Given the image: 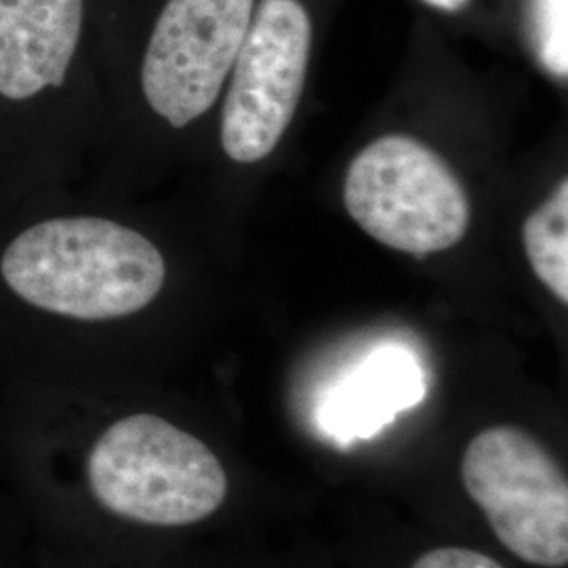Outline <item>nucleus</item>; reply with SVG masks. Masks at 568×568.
<instances>
[{
  "label": "nucleus",
  "mask_w": 568,
  "mask_h": 568,
  "mask_svg": "<svg viewBox=\"0 0 568 568\" xmlns=\"http://www.w3.org/2000/svg\"><path fill=\"white\" fill-rule=\"evenodd\" d=\"M26 304L77 321H114L152 304L166 265L156 244L102 217H58L23 230L0 260Z\"/></svg>",
  "instance_id": "nucleus-1"
},
{
  "label": "nucleus",
  "mask_w": 568,
  "mask_h": 568,
  "mask_svg": "<svg viewBox=\"0 0 568 568\" xmlns=\"http://www.w3.org/2000/svg\"><path fill=\"white\" fill-rule=\"evenodd\" d=\"M93 497L121 518L187 527L224 506L227 474L211 448L159 415H129L98 438L87 459Z\"/></svg>",
  "instance_id": "nucleus-2"
},
{
  "label": "nucleus",
  "mask_w": 568,
  "mask_h": 568,
  "mask_svg": "<svg viewBox=\"0 0 568 568\" xmlns=\"http://www.w3.org/2000/svg\"><path fill=\"white\" fill-rule=\"evenodd\" d=\"M344 204L371 239L417 257L462 243L471 224V203L457 173L408 135L366 145L347 169Z\"/></svg>",
  "instance_id": "nucleus-3"
},
{
  "label": "nucleus",
  "mask_w": 568,
  "mask_h": 568,
  "mask_svg": "<svg viewBox=\"0 0 568 568\" xmlns=\"http://www.w3.org/2000/svg\"><path fill=\"white\" fill-rule=\"evenodd\" d=\"M462 480L514 556L532 567H567V474L530 432L516 426L478 432L464 453Z\"/></svg>",
  "instance_id": "nucleus-4"
},
{
  "label": "nucleus",
  "mask_w": 568,
  "mask_h": 568,
  "mask_svg": "<svg viewBox=\"0 0 568 568\" xmlns=\"http://www.w3.org/2000/svg\"><path fill=\"white\" fill-rule=\"evenodd\" d=\"M312 20L302 0H260L232 65L222 145L236 163L264 161L304 95Z\"/></svg>",
  "instance_id": "nucleus-5"
},
{
  "label": "nucleus",
  "mask_w": 568,
  "mask_h": 568,
  "mask_svg": "<svg viewBox=\"0 0 568 568\" xmlns=\"http://www.w3.org/2000/svg\"><path fill=\"white\" fill-rule=\"evenodd\" d=\"M255 0H166L150 34L142 89L175 129L209 112L232 72Z\"/></svg>",
  "instance_id": "nucleus-6"
},
{
  "label": "nucleus",
  "mask_w": 568,
  "mask_h": 568,
  "mask_svg": "<svg viewBox=\"0 0 568 568\" xmlns=\"http://www.w3.org/2000/svg\"><path fill=\"white\" fill-rule=\"evenodd\" d=\"M84 0H0V95L61 87L81 42Z\"/></svg>",
  "instance_id": "nucleus-7"
},
{
  "label": "nucleus",
  "mask_w": 568,
  "mask_h": 568,
  "mask_svg": "<svg viewBox=\"0 0 568 568\" xmlns=\"http://www.w3.org/2000/svg\"><path fill=\"white\" fill-rule=\"evenodd\" d=\"M424 396L426 375L417 358L403 345H384L326 394L321 426L339 443L371 438Z\"/></svg>",
  "instance_id": "nucleus-8"
},
{
  "label": "nucleus",
  "mask_w": 568,
  "mask_h": 568,
  "mask_svg": "<svg viewBox=\"0 0 568 568\" xmlns=\"http://www.w3.org/2000/svg\"><path fill=\"white\" fill-rule=\"evenodd\" d=\"M525 251L535 276L549 293L568 304V182L562 180L546 203L530 213L525 227Z\"/></svg>",
  "instance_id": "nucleus-9"
},
{
  "label": "nucleus",
  "mask_w": 568,
  "mask_h": 568,
  "mask_svg": "<svg viewBox=\"0 0 568 568\" xmlns=\"http://www.w3.org/2000/svg\"><path fill=\"white\" fill-rule=\"evenodd\" d=\"M530 49L549 77H568V0H527Z\"/></svg>",
  "instance_id": "nucleus-10"
},
{
  "label": "nucleus",
  "mask_w": 568,
  "mask_h": 568,
  "mask_svg": "<svg viewBox=\"0 0 568 568\" xmlns=\"http://www.w3.org/2000/svg\"><path fill=\"white\" fill-rule=\"evenodd\" d=\"M410 568H506L483 551L467 548H436L422 554Z\"/></svg>",
  "instance_id": "nucleus-11"
},
{
  "label": "nucleus",
  "mask_w": 568,
  "mask_h": 568,
  "mask_svg": "<svg viewBox=\"0 0 568 568\" xmlns=\"http://www.w3.org/2000/svg\"><path fill=\"white\" fill-rule=\"evenodd\" d=\"M424 4L427 7H432V9H436V11H445V13H459V11H464L467 4L471 2V0H422Z\"/></svg>",
  "instance_id": "nucleus-12"
}]
</instances>
